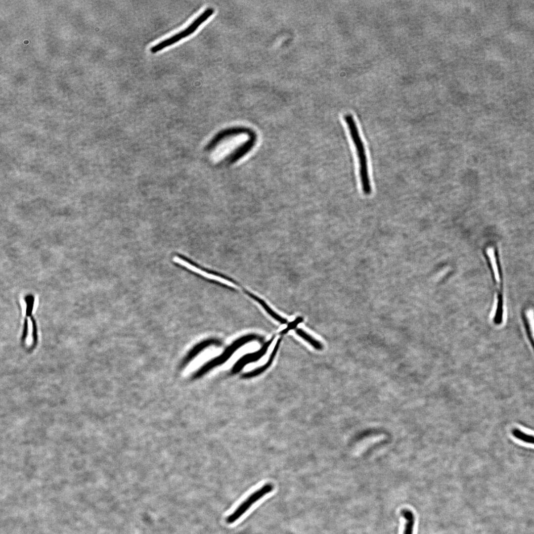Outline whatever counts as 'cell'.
<instances>
[{
    "instance_id": "cell-1",
    "label": "cell",
    "mask_w": 534,
    "mask_h": 534,
    "mask_svg": "<svg viewBox=\"0 0 534 534\" xmlns=\"http://www.w3.org/2000/svg\"><path fill=\"white\" fill-rule=\"evenodd\" d=\"M253 142V135L248 131L228 130L220 134L213 143L211 160L218 164L233 161L248 150Z\"/></svg>"
},
{
    "instance_id": "cell-2",
    "label": "cell",
    "mask_w": 534,
    "mask_h": 534,
    "mask_svg": "<svg viewBox=\"0 0 534 534\" xmlns=\"http://www.w3.org/2000/svg\"><path fill=\"white\" fill-rule=\"evenodd\" d=\"M344 119L349 129L356 153L362 190L365 194L369 195L372 189L364 145L353 116L351 114H346L344 116Z\"/></svg>"
},
{
    "instance_id": "cell-3",
    "label": "cell",
    "mask_w": 534,
    "mask_h": 534,
    "mask_svg": "<svg viewBox=\"0 0 534 534\" xmlns=\"http://www.w3.org/2000/svg\"><path fill=\"white\" fill-rule=\"evenodd\" d=\"M214 12V9L212 7H208L204 11L197 17L189 26L185 29L165 39L161 42L153 46L150 48L152 53H156L165 47L171 45L180 40L185 38L193 34L205 21H206Z\"/></svg>"
},
{
    "instance_id": "cell-4",
    "label": "cell",
    "mask_w": 534,
    "mask_h": 534,
    "mask_svg": "<svg viewBox=\"0 0 534 534\" xmlns=\"http://www.w3.org/2000/svg\"><path fill=\"white\" fill-rule=\"evenodd\" d=\"M273 486L267 483L249 495L226 519L227 523L231 524L235 522L245 513L256 502L264 496L272 491Z\"/></svg>"
},
{
    "instance_id": "cell-5",
    "label": "cell",
    "mask_w": 534,
    "mask_h": 534,
    "mask_svg": "<svg viewBox=\"0 0 534 534\" xmlns=\"http://www.w3.org/2000/svg\"><path fill=\"white\" fill-rule=\"evenodd\" d=\"M257 339H260V338L256 335L251 334L243 336L238 340H236L226 348L222 355L211 360L199 369L197 372L195 374L194 376V378L199 377L212 368L222 364L226 361L230 357L232 354L240 346L249 341Z\"/></svg>"
},
{
    "instance_id": "cell-6",
    "label": "cell",
    "mask_w": 534,
    "mask_h": 534,
    "mask_svg": "<svg viewBox=\"0 0 534 534\" xmlns=\"http://www.w3.org/2000/svg\"><path fill=\"white\" fill-rule=\"evenodd\" d=\"M492 271L497 288L495 309L492 321L494 324L496 326H500L503 322L504 313V300L503 288L500 281L499 268H497L493 269H492Z\"/></svg>"
},
{
    "instance_id": "cell-7",
    "label": "cell",
    "mask_w": 534,
    "mask_h": 534,
    "mask_svg": "<svg viewBox=\"0 0 534 534\" xmlns=\"http://www.w3.org/2000/svg\"><path fill=\"white\" fill-rule=\"evenodd\" d=\"M275 337V335H273L258 352L248 354L242 357L233 366L232 372L233 373H237L241 370L245 365L250 362L255 361L261 358L266 353L268 347L270 345Z\"/></svg>"
},
{
    "instance_id": "cell-8",
    "label": "cell",
    "mask_w": 534,
    "mask_h": 534,
    "mask_svg": "<svg viewBox=\"0 0 534 534\" xmlns=\"http://www.w3.org/2000/svg\"><path fill=\"white\" fill-rule=\"evenodd\" d=\"M282 336H282L281 337H280L278 339V340H277V342H276V344H275V345L274 346L273 350L272 352V353H271V354L270 355V356L269 357V358L268 359L267 362L264 365H263V366L260 367L259 368H258V369H256V370H254V371H252L251 372L245 374L244 375H243V376H242L243 378H251V377H255V376H257L258 375L260 374L261 373L263 372L264 371H265L268 368V367L271 365L272 362L273 361V359H274V358L275 357V355H276V354L277 353V350L278 349V347L279 346L280 343V342L281 341Z\"/></svg>"
},
{
    "instance_id": "cell-9",
    "label": "cell",
    "mask_w": 534,
    "mask_h": 534,
    "mask_svg": "<svg viewBox=\"0 0 534 534\" xmlns=\"http://www.w3.org/2000/svg\"><path fill=\"white\" fill-rule=\"evenodd\" d=\"M295 332L300 337L308 343L315 350L318 351L323 350V345L322 343L303 329L301 328H296L295 329Z\"/></svg>"
},
{
    "instance_id": "cell-10",
    "label": "cell",
    "mask_w": 534,
    "mask_h": 534,
    "mask_svg": "<svg viewBox=\"0 0 534 534\" xmlns=\"http://www.w3.org/2000/svg\"><path fill=\"white\" fill-rule=\"evenodd\" d=\"M247 294L250 297L254 299L255 301L258 302L266 311V312L277 321L282 324H285L287 323V321L286 319H284V318L278 315L277 313H275L263 300L250 293L248 292Z\"/></svg>"
},
{
    "instance_id": "cell-11",
    "label": "cell",
    "mask_w": 534,
    "mask_h": 534,
    "mask_svg": "<svg viewBox=\"0 0 534 534\" xmlns=\"http://www.w3.org/2000/svg\"><path fill=\"white\" fill-rule=\"evenodd\" d=\"M512 435L517 439L524 443L534 445V435L526 433L519 429L512 430Z\"/></svg>"
},
{
    "instance_id": "cell-12",
    "label": "cell",
    "mask_w": 534,
    "mask_h": 534,
    "mask_svg": "<svg viewBox=\"0 0 534 534\" xmlns=\"http://www.w3.org/2000/svg\"><path fill=\"white\" fill-rule=\"evenodd\" d=\"M303 321V318L302 317H298L296 318L293 321L291 322L287 326V327L282 330L280 334L281 336H283L285 334L287 333L289 330L295 328L298 324Z\"/></svg>"
},
{
    "instance_id": "cell-13",
    "label": "cell",
    "mask_w": 534,
    "mask_h": 534,
    "mask_svg": "<svg viewBox=\"0 0 534 534\" xmlns=\"http://www.w3.org/2000/svg\"><path fill=\"white\" fill-rule=\"evenodd\" d=\"M524 329L528 340L531 346V347L534 353V336L533 333L532 326L530 325H527L525 327Z\"/></svg>"
}]
</instances>
